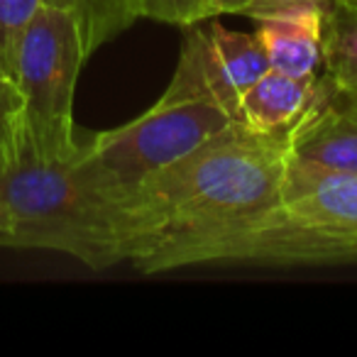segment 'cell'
<instances>
[{
    "label": "cell",
    "instance_id": "obj_1",
    "mask_svg": "<svg viewBox=\"0 0 357 357\" xmlns=\"http://www.w3.org/2000/svg\"><path fill=\"white\" fill-rule=\"evenodd\" d=\"M128 196L89 144L42 142L20 115L0 159V206L10 215L8 248L64 252L103 272L125 262Z\"/></svg>",
    "mask_w": 357,
    "mask_h": 357
},
{
    "label": "cell",
    "instance_id": "obj_2",
    "mask_svg": "<svg viewBox=\"0 0 357 357\" xmlns=\"http://www.w3.org/2000/svg\"><path fill=\"white\" fill-rule=\"evenodd\" d=\"M289 132L233 123L199 149L139 181L125 201V262L137 267L172 240L248 218L282 194Z\"/></svg>",
    "mask_w": 357,
    "mask_h": 357
},
{
    "label": "cell",
    "instance_id": "obj_3",
    "mask_svg": "<svg viewBox=\"0 0 357 357\" xmlns=\"http://www.w3.org/2000/svg\"><path fill=\"white\" fill-rule=\"evenodd\" d=\"M345 262H357V174L333 172L289 152L279 201L248 218L172 240L135 269L159 274L194 264Z\"/></svg>",
    "mask_w": 357,
    "mask_h": 357
},
{
    "label": "cell",
    "instance_id": "obj_4",
    "mask_svg": "<svg viewBox=\"0 0 357 357\" xmlns=\"http://www.w3.org/2000/svg\"><path fill=\"white\" fill-rule=\"evenodd\" d=\"M238 120L211 86L204 61V30L186 27L184 50L164 96L139 118L98 132L89 142L105 172L132 191L139 181L199 149Z\"/></svg>",
    "mask_w": 357,
    "mask_h": 357
},
{
    "label": "cell",
    "instance_id": "obj_5",
    "mask_svg": "<svg viewBox=\"0 0 357 357\" xmlns=\"http://www.w3.org/2000/svg\"><path fill=\"white\" fill-rule=\"evenodd\" d=\"M79 22L64 8L45 6L32 15L17 45L22 123L42 142H71L74 91L86 64Z\"/></svg>",
    "mask_w": 357,
    "mask_h": 357
},
{
    "label": "cell",
    "instance_id": "obj_6",
    "mask_svg": "<svg viewBox=\"0 0 357 357\" xmlns=\"http://www.w3.org/2000/svg\"><path fill=\"white\" fill-rule=\"evenodd\" d=\"M328 0H257L252 15L269 66L289 76H318Z\"/></svg>",
    "mask_w": 357,
    "mask_h": 357
},
{
    "label": "cell",
    "instance_id": "obj_7",
    "mask_svg": "<svg viewBox=\"0 0 357 357\" xmlns=\"http://www.w3.org/2000/svg\"><path fill=\"white\" fill-rule=\"evenodd\" d=\"M289 152L333 172L357 174V96L318 79L311 105L289 130Z\"/></svg>",
    "mask_w": 357,
    "mask_h": 357
},
{
    "label": "cell",
    "instance_id": "obj_8",
    "mask_svg": "<svg viewBox=\"0 0 357 357\" xmlns=\"http://www.w3.org/2000/svg\"><path fill=\"white\" fill-rule=\"evenodd\" d=\"M204 61L211 86L238 120V100L272 66L257 35L233 32L215 22L204 32Z\"/></svg>",
    "mask_w": 357,
    "mask_h": 357
},
{
    "label": "cell",
    "instance_id": "obj_9",
    "mask_svg": "<svg viewBox=\"0 0 357 357\" xmlns=\"http://www.w3.org/2000/svg\"><path fill=\"white\" fill-rule=\"evenodd\" d=\"M318 76H289L269 69L238 100V123L250 132H289L303 110L311 105Z\"/></svg>",
    "mask_w": 357,
    "mask_h": 357
},
{
    "label": "cell",
    "instance_id": "obj_10",
    "mask_svg": "<svg viewBox=\"0 0 357 357\" xmlns=\"http://www.w3.org/2000/svg\"><path fill=\"white\" fill-rule=\"evenodd\" d=\"M323 79L333 91L357 96V0H328Z\"/></svg>",
    "mask_w": 357,
    "mask_h": 357
},
{
    "label": "cell",
    "instance_id": "obj_11",
    "mask_svg": "<svg viewBox=\"0 0 357 357\" xmlns=\"http://www.w3.org/2000/svg\"><path fill=\"white\" fill-rule=\"evenodd\" d=\"M42 3L64 8L76 17L89 56L137 20L132 0H42Z\"/></svg>",
    "mask_w": 357,
    "mask_h": 357
},
{
    "label": "cell",
    "instance_id": "obj_12",
    "mask_svg": "<svg viewBox=\"0 0 357 357\" xmlns=\"http://www.w3.org/2000/svg\"><path fill=\"white\" fill-rule=\"evenodd\" d=\"M42 0H0V76L17 84V45Z\"/></svg>",
    "mask_w": 357,
    "mask_h": 357
},
{
    "label": "cell",
    "instance_id": "obj_13",
    "mask_svg": "<svg viewBox=\"0 0 357 357\" xmlns=\"http://www.w3.org/2000/svg\"><path fill=\"white\" fill-rule=\"evenodd\" d=\"M132 8L137 17L176 25L184 30L211 17L206 0H132Z\"/></svg>",
    "mask_w": 357,
    "mask_h": 357
},
{
    "label": "cell",
    "instance_id": "obj_14",
    "mask_svg": "<svg viewBox=\"0 0 357 357\" xmlns=\"http://www.w3.org/2000/svg\"><path fill=\"white\" fill-rule=\"evenodd\" d=\"M22 108H25V100H22L20 86L6 76H0V159L10 149Z\"/></svg>",
    "mask_w": 357,
    "mask_h": 357
},
{
    "label": "cell",
    "instance_id": "obj_15",
    "mask_svg": "<svg viewBox=\"0 0 357 357\" xmlns=\"http://www.w3.org/2000/svg\"><path fill=\"white\" fill-rule=\"evenodd\" d=\"M206 3H208L211 17H215L225 15V13H245L248 15L257 0H206Z\"/></svg>",
    "mask_w": 357,
    "mask_h": 357
},
{
    "label": "cell",
    "instance_id": "obj_16",
    "mask_svg": "<svg viewBox=\"0 0 357 357\" xmlns=\"http://www.w3.org/2000/svg\"><path fill=\"white\" fill-rule=\"evenodd\" d=\"M8 240H10V215L0 206V248H8Z\"/></svg>",
    "mask_w": 357,
    "mask_h": 357
}]
</instances>
